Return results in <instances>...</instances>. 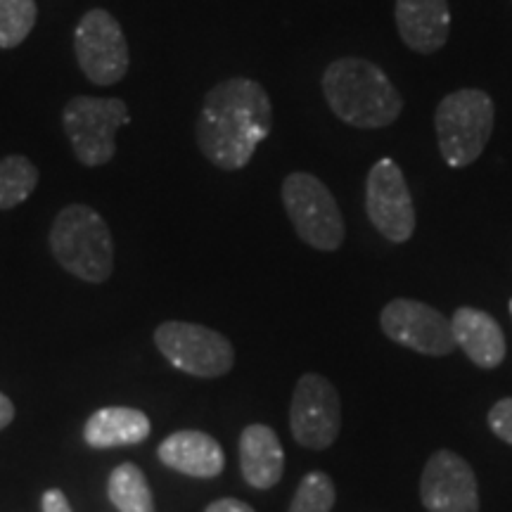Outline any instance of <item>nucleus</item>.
Segmentation results:
<instances>
[{
    "label": "nucleus",
    "instance_id": "423d86ee",
    "mask_svg": "<svg viewBox=\"0 0 512 512\" xmlns=\"http://www.w3.org/2000/svg\"><path fill=\"white\" fill-rule=\"evenodd\" d=\"M283 204L294 230L306 245L320 252H335L342 247L347 235L342 211L320 178L294 171L283 183Z\"/></svg>",
    "mask_w": 512,
    "mask_h": 512
},
{
    "label": "nucleus",
    "instance_id": "f257e3e1",
    "mask_svg": "<svg viewBox=\"0 0 512 512\" xmlns=\"http://www.w3.org/2000/svg\"><path fill=\"white\" fill-rule=\"evenodd\" d=\"M273 126V107L259 81L235 79L216 83L204 95L195 126L200 152L223 171H238L252 162Z\"/></svg>",
    "mask_w": 512,
    "mask_h": 512
},
{
    "label": "nucleus",
    "instance_id": "9b49d317",
    "mask_svg": "<svg viewBox=\"0 0 512 512\" xmlns=\"http://www.w3.org/2000/svg\"><path fill=\"white\" fill-rule=\"evenodd\" d=\"M366 211L373 226L389 242L411 240L415 230V207L406 176L392 159H380L368 174Z\"/></svg>",
    "mask_w": 512,
    "mask_h": 512
},
{
    "label": "nucleus",
    "instance_id": "aec40b11",
    "mask_svg": "<svg viewBox=\"0 0 512 512\" xmlns=\"http://www.w3.org/2000/svg\"><path fill=\"white\" fill-rule=\"evenodd\" d=\"M36 0H0V48L22 46L36 27Z\"/></svg>",
    "mask_w": 512,
    "mask_h": 512
},
{
    "label": "nucleus",
    "instance_id": "dca6fc26",
    "mask_svg": "<svg viewBox=\"0 0 512 512\" xmlns=\"http://www.w3.org/2000/svg\"><path fill=\"white\" fill-rule=\"evenodd\" d=\"M240 470L254 489H271L285 470V451L278 434L266 425H249L240 437Z\"/></svg>",
    "mask_w": 512,
    "mask_h": 512
},
{
    "label": "nucleus",
    "instance_id": "6e6552de",
    "mask_svg": "<svg viewBox=\"0 0 512 512\" xmlns=\"http://www.w3.org/2000/svg\"><path fill=\"white\" fill-rule=\"evenodd\" d=\"M74 53L81 72L95 86H114L131 64L124 29L112 12L95 8L81 17L74 31Z\"/></svg>",
    "mask_w": 512,
    "mask_h": 512
},
{
    "label": "nucleus",
    "instance_id": "412c9836",
    "mask_svg": "<svg viewBox=\"0 0 512 512\" xmlns=\"http://www.w3.org/2000/svg\"><path fill=\"white\" fill-rule=\"evenodd\" d=\"M337 491L325 472H309L299 482L287 512H330L335 505Z\"/></svg>",
    "mask_w": 512,
    "mask_h": 512
},
{
    "label": "nucleus",
    "instance_id": "a211bd4d",
    "mask_svg": "<svg viewBox=\"0 0 512 512\" xmlns=\"http://www.w3.org/2000/svg\"><path fill=\"white\" fill-rule=\"evenodd\" d=\"M107 494L119 512H155L150 484H147L143 470L133 463H121L117 470H112Z\"/></svg>",
    "mask_w": 512,
    "mask_h": 512
},
{
    "label": "nucleus",
    "instance_id": "1a4fd4ad",
    "mask_svg": "<svg viewBox=\"0 0 512 512\" xmlns=\"http://www.w3.org/2000/svg\"><path fill=\"white\" fill-rule=\"evenodd\" d=\"M290 430L297 444L313 451L335 444L342 430V401L328 377L316 373L299 377L292 394Z\"/></svg>",
    "mask_w": 512,
    "mask_h": 512
},
{
    "label": "nucleus",
    "instance_id": "ddd939ff",
    "mask_svg": "<svg viewBox=\"0 0 512 512\" xmlns=\"http://www.w3.org/2000/svg\"><path fill=\"white\" fill-rule=\"evenodd\" d=\"M396 29L401 41L420 55L446 46L451 34L448 0H396Z\"/></svg>",
    "mask_w": 512,
    "mask_h": 512
},
{
    "label": "nucleus",
    "instance_id": "20e7f679",
    "mask_svg": "<svg viewBox=\"0 0 512 512\" xmlns=\"http://www.w3.org/2000/svg\"><path fill=\"white\" fill-rule=\"evenodd\" d=\"M496 110L489 93L479 88H463L448 93L434 112L439 150L451 169H465L475 164L486 150L494 133Z\"/></svg>",
    "mask_w": 512,
    "mask_h": 512
},
{
    "label": "nucleus",
    "instance_id": "5701e85b",
    "mask_svg": "<svg viewBox=\"0 0 512 512\" xmlns=\"http://www.w3.org/2000/svg\"><path fill=\"white\" fill-rule=\"evenodd\" d=\"M41 508H43V512H74L72 505H69V501H67V496H64L60 489L46 491V494H43Z\"/></svg>",
    "mask_w": 512,
    "mask_h": 512
},
{
    "label": "nucleus",
    "instance_id": "9d476101",
    "mask_svg": "<svg viewBox=\"0 0 512 512\" xmlns=\"http://www.w3.org/2000/svg\"><path fill=\"white\" fill-rule=\"evenodd\" d=\"M380 325L392 342L418 354L446 356L456 349L451 320L425 302L394 299L382 309Z\"/></svg>",
    "mask_w": 512,
    "mask_h": 512
},
{
    "label": "nucleus",
    "instance_id": "2eb2a0df",
    "mask_svg": "<svg viewBox=\"0 0 512 512\" xmlns=\"http://www.w3.org/2000/svg\"><path fill=\"white\" fill-rule=\"evenodd\" d=\"M451 325L456 344L475 366L486 370L501 366L508 347H505L503 328L494 316L472 306H460L451 318Z\"/></svg>",
    "mask_w": 512,
    "mask_h": 512
},
{
    "label": "nucleus",
    "instance_id": "4468645a",
    "mask_svg": "<svg viewBox=\"0 0 512 512\" xmlns=\"http://www.w3.org/2000/svg\"><path fill=\"white\" fill-rule=\"evenodd\" d=\"M157 456L171 470L200 479L221 475L223 465H226L219 441L211 434L197 430L174 432L171 437H166L157 448Z\"/></svg>",
    "mask_w": 512,
    "mask_h": 512
},
{
    "label": "nucleus",
    "instance_id": "f3484780",
    "mask_svg": "<svg viewBox=\"0 0 512 512\" xmlns=\"http://www.w3.org/2000/svg\"><path fill=\"white\" fill-rule=\"evenodd\" d=\"M150 418L138 408H102L88 418L83 427V439L93 448H112V446H131L140 444L150 437Z\"/></svg>",
    "mask_w": 512,
    "mask_h": 512
},
{
    "label": "nucleus",
    "instance_id": "a878e982",
    "mask_svg": "<svg viewBox=\"0 0 512 512\" xmlns=\"http://www.w3.org/2000/svg\"><path fill=\"white\" fill-rule=\"evenodd\" d=\"M510 313H512V302H510Z\"/></svg>",
    "mask_w": 512,
    "mask_h": 512
},
{
    "label": "nucleus",
    "instance_id": "b1692460",
    "mask_svg": "<svg viewBox=\"0 0 512 512\" xmlns=\"http://www.w3.org/2000/svg\"><path fill=\"white\" fill-rule=\"evenodd\" d=\"M204 512H254V508L238 501V498H221V501L211 503Z\"/></svg>",
    "mask_w": 512,
    "mask_h": 512
},
{
    "label": "nucleus",
    "instance_id": "0eeeda50",
    "mask_svg": "<svg viewBox=\"0 0 512 512\" xmlns=\"http://www.w3.org/2000/svg\"><path fill=\"white\" fill-rule=\"evenodd\" d=\"M155 344L171 366L204 380L226 375L235 363V351L228 337L185 320H166L159 325Z\"/></svg>",
    "mask_w": 512,
    "mask_h": 512
},
{
    "label": "nucleus",
    "instance_id": "f8f14e48",
    "mask_svg": "<svg viewBox=\"0 0 512 512\" xmlns=\"http://www.w3.org/2000/svg\"><path fill=\"white\" fill-rule=\"evenodd\" d=\"M420 501L427 512H479L475 470L453 451H437L420 479Z\"/></svg>",
    "mask_w": 512,
    "mask_h": 512
},
{
    "label": "nucleus",
    "instance_id": "6ab92c4d",
    "mask_svg": "<svg viewBox=\"0 0 512 512\" xmlns=\"http://www.w3.org/2000/svg\"><path fill=\"white\" fill-rule=\"evenodd\" d=\"M38 185V169L31 159L10 155L0 159V209L22 204Z\"/></svg>",
    "mask_w": 512,
    "mask_h": 512
},
{
    "label": "nucleus",
    "instance_id": "4be33fe9",
    "mask_svg": "<svg viewBox=\"0 0 512 512\" xmlns=\"http://www.w3.org/2000/svg\"><path fill=\"white\" fill-rule=\"evenodd\" d=\"M489 427L498 439L512 446V399H501L489 411Z\"/></svg>",
    "mask_w": 512,
    "mask_h": 512
},
{
    "label": "nucleus",
    "instance_id": "393cba45",
    "mask_svg": "<svg viewBox=\"0 0 512 512\" xmlns=\"http://www.w3.org/2000/svg\"><path fill=\"white\" fill-rule=\"evenodd\" d=\"M12 420H15V406H12L8 396L0 392V432H3Z\"/></svg>",
    "mask_w": 512,
    "mask_h": 512
},
{
    "label": "nucleus",
    "instance_id": "7ed1b4c3",
    "mask_svg": "<svg viewBox=\"0 0 512 512\" xmlns=\"http://www.w3.org/2000/svg\"><path fill=\"white\" fill-rule=\"evenodd\" d=\"M48 242L57 264L83 283L100 285L110 280L114 271V240L105 219L93 207H64L55 216Z\"/></svg>",
    "mask_w": 512,
    "mask_h": 512
},
{
    "label": "nucleus",
    "instance_id": "39448f33",
    "mask_svg": "<svg viewBox=\"0 0 512 512\" xmlns=\"http://www.w3.org/2000/svg\"><path fill=\"white\" fill-rule=\"evenodd\" d=\"M131 121L128 105L121 98H91L76 95L62 112V126L76 159L83 166H102L112 162L117 145L114 136Z\"/></svg>",
    "mask_w": 512,
    "mask_h": 512
},
{
    "label": "nucleus",
    "instance_id": "f03ea898",
    "mask_svg": "<svg viewBox=\"0 0 512 512\" xmlns=\"http://www.w3.org/2000/svg\"><path fill=\"white\" fill-rule=\"evenodd\" d=\"M323 93L337 119L363 131L394 124L403 107L389 76L363 57L332 62L323 74Z\"/></svg>",
    "mask_w": 512,
    "mask_h": 512
}]
</instances>
